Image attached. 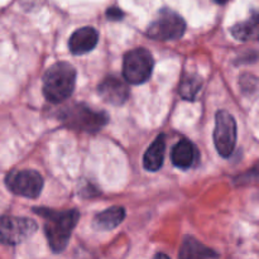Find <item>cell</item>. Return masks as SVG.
Listing matches in <instances>:
<instances>
[{"mask_svg": "<svg viewBox=\"0 0 259 259\" xmlns=\"http://www.w3.org/2000/svg\"><path fill=\"white\" fill-rule=\"evenodd\" d=\"M33 211L45 220V233L52 252H63L80 219L78 210L71 209L57 211L47 207H34Z\"/></svg>", "mask_w": 259, "mask_h": 259, "instance_id": "cell-1", "label": "cell"}, {"mask_svg": "<svg viewBox=\"0 0 259 259\" xmlns=\"http://www.w3.org/2000/svg\"><path fill=\"white\" fill-rule=\"evenodd\" d=\"M75 85V67L68 62H57L43 76V95L50 103L60 104L72 95Z\"/></svg>", "mask_w": 259, "mask_h": 259, "instance_id": "cell-2", "label": "cell"}, {"mask_svg": "<svg viewBox=\"0 0 259 259\" xmlns=\"http://www.w3.org/2000/svg\"><path fill=\"white\" fill-rule=\"evenodd\" d=\"M60 119L67 128L88 133H96L109 121L104 111H96L85 104H73L61 113Z\"/></svg>", "mask_w": 259, "mask_h": 259, "instance_id": "cell-3", "label": "cell"}, {"mask_svg": "<svg viewBox=\"0 0 259 259\" xmlns=\"http://www.w3.org/2000/svg\"><path fill=\"white\" fill-rule=\"evenodd\" d=\"M186 32V22L179 13L163 8L158 12L156 19L149 24L147 35L156 40L179 39Z\"/></svg>", "mask_w": 259, "mask_h": 259, "instance_id": "cell-4", "label": "cell"}, {"mask_svg": "<svg viewBox=\"0 0 259 259\" xmlns=\"http://www.w3.org/2000/svg\"><path fill=\"white\" fill-rule=\"evenodd\" d=\"M154 61L151 52L146 48H136L124 56V80L132 85H142L149 80L153 72Z\"/></svg>", "mask_w": 259, "mask_h": 259, "instance_id": "cell-5", "label": "cell"}, {"mask_svg": "<svg viewBox=\"0 0 259 259\" xmlns=\"http://www.w3.org/2000/svg\"><path fill=\"white\" fill-rule=\"evenodd\" d=\"M237 121L227 110H219L215 118L214 143L218 153L224 158L233 154L237 144Z\"/></svg>", "mask_w": 259, "mask_h": 259, "instance_id": "cell-6", "label": "cell"}, {"mask_svg": "<svg viewBox=\"0 0 259 259\" xmlns=\"http://www.w3.org/2000/svg\"><path fill=\"white\" fill-rule=\"evenodd\" d=\"M38 229L34 220L28 218L3 217L0 218V243L17 245L29 239Z\"/></svg>", "mask_w": 259, "mask_h": 259, "instance_id": "cell-7", "label": "cell"}, {"mask_svg": "<svg viewBox=\"0 0 259 259\" xmlns=\"http://www.w3.org/2000/svg\"><path fill=\"white\" fill-rule=\"evenodd\" d=\"M5 185L13 194L27 199H37L43 189L42 176L34 169H22L9 174L5 179Z\"/></svg>", "mask_w": 259, "mask_h": 259, "instance_id": "cell-8", "label": "cell"}, {"mask_svg": "<svg viewBox=\"0 0 259 259\" xmlns=\"http://www.w3.org/2000/svg\"><path fill=\"white\" fill-rule=\"evenodd\" d=\"M98 94L105 103L119 106L128 100L129 88L120 78L115 76H108L99 83Z\"/></svg>", "mask_w": 259, "mask_h": 259, "instance_id": "cell-9", "label": "cell"}, {"mask_svg": "<svg viewBox=\"0 0 259 259\" xmlns=\"http://www.w3.org/2000/svg\"><path fill=\"white\" fill-rule=\"evenodd\" d=\"M99 42V34L93 27H82L75 30L68 40V48L71 53L76 56L85 55L96 47Z\"/></svg>", "mask_w": 259, "mask_h": 259, "instance_id": "cell-10", "label": "cell"}, {"mask_svg": "<svg viewBox=\"0 0 259 259\" xmlns=\"http://www.w3.org/2000/svg\"><path fill=\"white\" fill-rule=\"evenodd\" d=\"M197 158V151L194 144L187 139H181L175 144L171 152V161L177 168L189 169L195 164Z\"/></svg>", "mask_w": 259, "mask_h": 259, "instance_id": "cell-11", "label": "cell"}, {"mask_svg": "<svg viewBox=\"0 0 259 259\" xmlns=\"http://www.w3.org/2000/svg\"><path fill=\"white\" fill-rule=\"evenodd\" d=\"M164 153H166V138H164V134H159L144 153V168L151 172L158 171L163 164Z\"/></svg>", "mask_w": 259, "mask_h": 259, "instance_id": "cell-12", "label": "cell"}, {"mask_svg": "<svg viewBox=\"0 0 259 259\" xmlns=\"http://www.w3.org/2000/svg\"><path fill=\"white\" fill-rule=\"evenodd\" d=\"M125 218V210L121 206H111L95 215L93 227L96 230H113L123 223Z\"/></svg>", "mask_w": 259, "mask_h": 259, "instance_id": "cell-13", "label": "cell"}, {"mask_svg": "<svg viewBox=\"0 0 259 259\" xmlns=\"http://www.w3.org/2000/svg\"><path fill=\"white\" fill-rule=\"evenodd\" d=\"M233 37L240 42H247V40L254 39L258 35V15L257 13L252 15L249 19L244 22L237 23L232 28Z\"/></svg>", "mask_w": 259, "mask_h": 259, "instance_id": "cell-14", "label": "cell"}, {"mask_svg": "<svg viewBox=\"0 0 259 259\" xmlns=\"http://www.w3.org/2000/svg\"><path fill=\"white\" fill-rule=\"evenodd\" d=\"M218 257V253L205 247L194 238H186L181 247L180 258H211Z\"/></svg>", "mask_w": 259, "mask_h": 259, "instance_id": "cell-15", "label": "cell"}, {"mask_svg": "<svg viewBox=\"0 0 259 259\" xmlns=\"http://www.w3.org/2000/svg\"><path fill=\"white\" fill-rule=\"evenodd\" d=\"M202 80L200 76L187 73L182 77L181 82L179 86V94L185 99V100H194L199 91L201 90Z\"/></svg>", "mask_w": 259, "mask_h": 259, "instance_id": "cell-16", "label": "cell"}, {"mask_svg": "<svg viewBox=\"0 0 259 259\" xmlns=\"http://www.w3.org/2000/svg\"><path fill=\"white\" fill-rule=\"evenodd\" d=\"M106 18L109 20H121L124 18V13L118 7H111L106 10Z\"/></svg>", "mask_w": 259, "mask_h": 259, "instance_id": "cell-17", "label": "cell"}, {"mask_svg": "<svg viewBox=\"0 0 259 259\" xmlns=\"http://www.w3.org/2000/svg\"><path fill=\"white\" fill-rule=\"evenodd\" d=\"M215 2H217L218 4H225V3H227L228 0H215Z\"/></svg>", "mask_w": 259, "mask_h": 259, "instance_id": "cell-18", "label": "cell"}]
</instances>
